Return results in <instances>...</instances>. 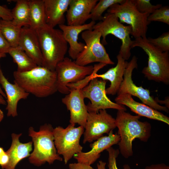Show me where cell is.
Instances as JSON below:
<instances>
[{"mask_svg": "<svg viewBox=\"0 0 169 169\" xmlns=\"http://www.w3.org/2000/svg\"><path fill=\"white\" fill-rule=\"evenodd\" d=\"M106 163L102 160L99 161L97 164V169H105Z\"/></svg>", "mask_w": 169, "mask_h": 169, "instance_id": "74e56055", "label": "cell"}, {"mask_svg": "<svg viewBox=\"0 0 169 169\" xmlns=\"http://www.w3.org/2000/svg\"><path fill=\"white\" fill-rule=\"evenodd\" d=\"M137 10L142 13L150 14L162 6L161 4L153 5L149 0H132Z\"/></svg>", "mask_w": 169, "mask_h": 169, "instance_id": "f546056e", "label": "cell"}, {"mask_svg": "<svg viewBox=\"0 0 169 169\" xmlns=\"http://www.w3.org/2000/svg\"><path fill=\"white\" fill-rule=\"evenodd\" d=\"M53 130L52 125L45 124L41 126L38 131L30 127L29 136L32 137L34 150L29 158V162L39 166L47 162L53 164L55 160L62 161L58 154L54 142Z\"/></svg>", "mask_w": 169, "mask_h": 169, "instance_id": "5b68a950", "label": "cell"}, {"mask_svg": "<svg viewBox=\"0 0 169 169\" xmlns=\"http://www.w3.org/2000/svg\"><path fill=\"white\" fill-rule=\"evenodd\" d=\"M120 140L117 134L111 131L107 136H103L90 144V151L81 152L75 155L73 157L77 162L90 166L100 157V153L105 150L117 144Z\"/></svg>", "mask_w": 169, "mask_h": 169, "instance_id": "9a60e30c", "label": "cell"}, {"mask_svg": "<svg viewBox=\"0 0 169 169\" xmlns=\"http://www.w3.org/2000/svg\"><path fill=\"white\" fill-rule=\"evenodd\" d=\"M5 151L2 147H0V156L3 154Z\"/></svg>", "mask_w": 169, "mask_h": 169, "instance_id": "b9f144b4", "label": "cell"}, {"mask_svg": "<svg viewBox=\"0 0 169 169\" xmlns=\"http://www.w3.org/2000/svg\"><path fill=\"white\" fill-rule=\"evenodd\" d=\"M4 117V114L3 111L0 109V122L3 119Z\"/></svg>", "mask_w": 169, "mask_h": 169, "instance_id": "60d3db41", "label": "cell"}, {"mask_svg": "<svg viewBox=\"0 0 169 169\" xmlns=\"http://www.w3.org/2000/svg\"><path fill=\"white\" fill-rule=\"evenodd\" d=\"M93 29L100 32L102 37V44L106 45V36L112 34L120 39L122 44L119 54L125 60L131 55V49L133 42L130 37L132 31L130 25L125 26L120 23L114 14L105 13L102 20L94 26Z\"/></svg>", "mask_w": 169, "mask_h": 169, "instance_id": "8992f818", "label": "cell"}, {"mask_svg": "<svg viewBox=\"0 0 169 169\" xmlns=\"http://www.w3.org/2000/svg\"><path fill=\"white\" fill-rule=\"evenodd\" d=\"M95 23V21H91L89 23L81 25H68L65 24L59 25L64 39L69 45L68 54L72 59L75 60L85 48L84 43L78 42L79 34L84 31L93 30Z\"/></svg>", "mask_w": 169, "mask_h": 169, "instance_id": "2e32d148", "label": "cell"}, {"mask_svg": "<svg viewBox=\"0 0 169 169\" xmlns=\"http://www.w3.org/2000/svg\"><path fill=\"white\" fill-rule=\"evenodd\" d=\"M125 0H100L97 3L92 10L90 15L92 21H101L103 18V13L112 5L116 3L121 4Z\"/></svg>", "mask_w": 169, "mask_h": 169, "instance_id": "83f0119b", "label": "cell"}, {"mask_svg": "<svg viewBox=\"0 0 169 169\" xmlns=\"http://www.w3.org/2000/svg\"><path fill=\"white\" fill-rule=\"evenodd\" d=\"M69 89V93L61 100L70 111V124H77L85 128L88 112L81 89L77 87Z\"/></svg>", "mask_w": 169, "mask_h": 169, "instance_id": "5bb4252c", "label": "cell"}, {"mask_svg": "<svg viewBox=\"0 0 169 169\" xmlns=\"http://www.w3.org/2000/svg\"><path fill=\"white\" fill-rule=\"evenodd\" d=\"M38 66H43V60L35 30L29 27L22 28L18 45Z\"/></svg>", "mask_w": 169, "mask_h": 169, "instance_id": "d6986e66", "label": "cell"}, {"mask_svg": "<svg viewBox=\"0 0 169 169\" xmlns=\"http://www.w3.org/2000/svg\"><path fill=\"white\" fill-rule=\"evenodd\" d=\"M106 82L98 78H93L81 89L84 98L90 100L86 105L88 112L97 113L100 110L107 109L126 110L125 106L113 102L107 97L105 91Z\"/></svg>", "mask_w": 169, "mask_h": 169, "instance_id": "8fae6325", "label": "cell"}, {"mask_svg": "<svg viewBox=\"0 0 169 169\" xmlns=\"http://www.w3.org/2000/svg\"><path fill=\"white\" fill-rule=\"evenodd\" d=\"M13 23L17 26L23 27H29V0H16L14 7L11 10Z\"/></svg>", "mask_w": 169, "mask_h": 169, "instance_id": "484cf974", "label": "cell"}, {"mask_svg": "<svg viewBox=\"0 0 169 169\" xmlns=\"http://www.w3.org/2000/svg\"><path fill=\"white\" fill-rule=\"evenodd\" d=\"M35 30L43 56V66L55 71L58 64L65 57L68 44L60 29L46 24Z\"/></svg>", "mask_w": 169, "mask_h": 169, "instance_id": "3957f363", "label": "cell"}, {"mask_svg": "<svg viewBox=\"0 0 169 169\" xmlns=\"http://www.w3.org/2000/svg\"><path fill=\"white\" fill-rule=\"evenodd\" d=\"M22 134L11 135L12 142L10 148L6 152L9 157V161L5 169H15L17 164L22 159L29 157L32 150L33 142L23 143L19 140Z\"/></svg>", "mask_w": 169, "mask_h": 169, "instance_id": "603a6c76", "label": "cell"}, {"mask_svg": "<svg viewBox=\"0 0 169 169\" xmlns=\"http://www.w3.org/2000/svg\"><path fill=\"white\" fill-rule=\"evenodd\" d=\"M0 18L5 20L12 21L13 16L11 10L0 5Z\"/></svg>", "mask_w": 169, "mask_h": 169, "instance_id": "d6a6232c", "label": "cell"}, {"mask_svg": "<svg viewBox=\"0 0 169 169\" xmlns=\"http://www.w3.org/2000/svg\"><path fill=\"white\" fill-rule=\"evenodd\" d=\"M151 44L163 52L169 51V32H165L157 38H147Z\"/></svg>", "mask_w": 169, "mask_h": 169, "instance_id": "4dcf8cb0", "label": "cell"}, {"mask_svg": "<svg viewBox=\"0 0 169 169\" xmlns=\"http://www.w3.org/2000/svg\"><path fill=\"white\" fill-rule=\"evenodd\" d=\"M81 37L85 46L74 60L77 64L83 66L95 62L106 65L114 64L101 43L100 32L93 29L85 30L81 33Z\"/></svg>", "mask_w": 169, "mask_h": 169, "instance_id": "9c48e42d", "label": "cell"}, {"mask_svg": "<svg viewBox=\"0 0 169 169\" xmlns=\"http://www.w3.org/2000/svg\"><path fill=\"white\" fill-rule=\"evenodd\" d=\"M14 82L26 92L38 98H45L58 91L56 74L42 66H37L25 72H13Z\"/></svg>", "mask_w": 169, "mask_h": 169, "instance_id": "7a4b0ae2", "label": "cell"}, {"mask_svg": "<svg viewBox=\"0 0 169 169\" xmlns=\"http://www.w3.org/2000/svg\"><path fill=\"white\" fill-rule=\"evenodd\" d=\"M94 69L92 65L81 66L77 64L75 61L65 57L58 64L55 70L58 91L63 94H68L70 91L67 86L68 84L83 80L91 74Z\"/></svg>", "mask_w": 169, "mask_h": 169, "instance_id": "30bf717a", "label": "cell"}, {"mask_svg": "<svg viewBox=\"0 0 169 169\" xmlns=\"http://www.w3.org/2000/svg\"><path fill=\"white\" fill-rule=\"evenodd\" d=\"M18 66L17 71L23 72L29 71L38 65L23 50L18 47H11L8 53Z\"/></svg>", "mask_w": 169, "mask_h": 169, "instance_id": "d4e9b609", "label": "cell"}, {"mask_svg": "<svg viewBox=\"0 0 169 169\" xmlns=\"http://www.w3.org/2000/svg\"><path fill=\"white\" fill-rule=\"evenodd\" d=\"M116 58L117 63L115 67L109 69L104 74L96 73L93 77V78H101L104 80H108L110 82L109 87L105 90L106 95L116 94L123 80L124 71L128 62L119 54Z\"/></svg>", "mask_w": 169, "mask_h": 169, "instance_id": "44dd1931", "label": "cell"}, {"mask_svg": "<svg viewBox=\"0 0 169 169\" xmlns=\"http://www.w3.org/2000/svg\"><path fill=\"white\" fill-rule=\"evenodd\" d=\"M9 161V157L6 152L0 156V166L2 169H4Z\"/></svg>", "mask_w": 169, "mask_h": 169, "instance_id": "d590c367", "label": "cell"}, {"mask_svg": "<svg viewBox=\"0 0 169 169\" xmlns=\"http://www.w3.org/2000/svg\"><path fill=\"white\" fill-rule=\"evenodd\" d=\"M10 47L0 30V53H8Z\"/></svg>", "mask_w": 169, "mask_h": 169, "instance_id": "836d02e7", "label": "cell"}, {"mask_svg": "<svg viewBox=\"0 0 169 169\" xmlns=\"http://www.w3.org/2000/svg\"><path fill=\"white\" fill-rule=\"evenodd\" d=\"M29 27L36 30L46 24L44 0H29Z\"/></svg>", "mask_w": 169, "mask_h": 169, "instance_id": "cb8c5ba5", "label": "cell"}, {"mask_svg": "<svg viewBox=\"0 0 169 169\" xmlns=\"http://www.w3.org/2000/svg\"><path fill=\"white\" fill-rule=\"evenodd\" d=\"M0 19H1V18H0Z\"/></svg>", "mask_w": 169, "mask_h": 169, "instance_id": "7bdbcfd3", "label": "cell"}, {"mask_svg": "<svg viewBox=\"0 0 169 169\" xmlns=\"http://www.w3.org/2000/svg\"><path fill=\"white\" fill-rule=\"evenodd\" d=\"M107 12L115 15L120 23L129 24L132 29L131 34L135 39L146 37L148 26L151 23L148 20L150 14L140 12L132 0H125L122 3L114 4Z\"/></svg>", "mask_w": 169, "mask_h": 169, "instance_id": "52a82bcc", "label": "cell"}, {"mask_svg": "<svg viewBox=\"0 0 169 169\" xmlns=\"http://www.w3.org/2000/svg\"><path fill=\"white\" fill-rule=\"evenodd\" d=\"M144 169H169V166L164 163H161L147 166Z\"/></svg>", "mask_w": 169, "mask_h": 169, "instance_id": "8d00e7d4", "label": "cell"}, {"mask_svg": "<svg viewBox=\"0 0 169 169\" xmlns=\"http://www.w3.org/2000/svg\"><path fill=\"white\" fill-rule=\"evenodd\" d=\"M140 116L133 115L125 111L118 110L115 119L120 153L125 158L133 155L132 143L135 139L146 142L151 136V126L147 121L139 120Z\"/></svg>", "mask_w": 169, "mask_h": 169, "instance_id": "6da1fadb", "label": "cell"}, {"mask_svg": "<svg viewBox=\"0 0 169 169\" xmlns=\"http://www.w3.org/2000/svg\"><path fill=\"white\" fill-rule=\"evenodd\" d=\"M116 103L126 106L138 115L163 122L169 125V118L158 110L135 101L130 94L125 93L117 95L115 100Z\"/></svg>", "mask_w": 169, "mask_h": 169, "instance_id": "ac0fdd59", "label": "cell"}, {"mask_svg": "<svg viewBox=\"0 0 169 169\" xmlns=\"http://www.w3.org/2000/svg\"><path fill=\"white\" fill-rule=\"evenodd\" d=\"M148 20L150 21L161 22L169 25V7L161 6L149 15Z\"/></svg>", "mask_w": 169, "mask_h": 169, "instance_id": "f1b7e54d", "label": "cell"}, {"mask_svg": "<svg viewBox=\"0 0 169 169\" xmlns=\"http://www.w3.org/2000/svg\"><path fill=\"white\" fill-rule=\"evenodd\" d=\"M6 56V54H5L0 53V59L3 57H5ZM0 94L3 97L6 98V94L3 92L2 90V89L1 86L0 85Z\"/></svg>", "mask_w": 169, "mask_h": 169, "instance_id": "f35d334b", "label": "cell"}, {"mask_svg": "<svg viewBox=\"0 0 169 169\" xmlns=\"http://www.w3.org/2000/svg\"><path fill=\"white\" fill-rule=\"evenodd\" d=\"M70 124L66 128L59 126L53 130L54 142L57 153L63 156L66 164L74 156L82 151L80 140L84 128Z\"/></svg>", "mask_w": 169, "mask_h": 169, "instance_id": "ba28073f", "label": "cell"}, {"mask_svg": "<svg viewBox=\"0 0 169 169\" xmlns=\"http://www.w3.org/2000/svg\"><path fill=\"white\" fill-rule=\"evenodd\" d=\"M116 128L115 119L106 110L88 112L83 133V143H91Z\"/></svg>", "mask_w": 169, "mask_h": 169, "instance_id": "4fadbf2b", "label": "cell"}, {"mask_svg": "<svg viewBox=\"0 0 169 169\" xmlns=\"http://www.w3.org/2000/svg\"><path fill=\"white\" fill-rule=\"evenodd\" d=\"M22 28L14 25L12 21L0 20V30L11 47L18 46Z\"/></svg>", "mask_w": 169, "mask_h": 169, "instance_id": "4316f807", "label": "cell"}, {"mask_svg": "<svg viewBox=\"0 0 169 169\" xmlns=\"http://www.w3.org/2000/svg\"><path fill=\"white\" fill-rule=\"evenodd\" d=\"M141 48L148 56L147 66L142 72L149 80L169 84V53L163 52L151 44L146 37H141L133 40L131 49Z\"/></svg>", "mask_w": 169, "mask_h": 169, "instance_id": "277c9868", "label": "cell"}, {"mask_svg": "<svg viewBox=\"0 0 169 169\" xmlns=\"http://www.w3.org/2000/svg\"><path fill=\"white\" fill-rule=\"evenodd\" d=\"M0 104L3 105H6L7 104L6 101L4 99L3 97L0 94Z\"/></svg>", "mask_w": 169, "mask_h": 169, "instance_id": "ab89813d", "label": "cell"}, {"mask_svg": "<svg viewBox=\"0 0 169 169\" xmlns=\"http://www.w3.org/2000/svg\"><path fill=\"white\" fill-rule=\"evenodd\" d=\"M97 0H71L66 12L67 25H83L90 19L92 9Z\"/></svg>", "mask_w": 169, "mask_h": 169, "instance_id": "e0dca14e", "label": "cell"}, {"mask_svg": "<svg viewBox=\"0 0 169 169\" xmlns=\"http://www.w3.org/2000/svg\"><path fill=\"white\" fill-rule=\"evenodd\" d=\"M71 0H44L45 23L54 28L64 24V13L66 12Z\"/></svg>", "mask_w": 169, "mask_h": 169, "instance_id": "7402d4cb", "label": "cell"}, {"mask_svg": "<svg viewBox=\"0 0 169 169\" xmlns=\"http://www.w3.org/2000/svg\"><path fill=\"white\" fill-rule=\"evenodd\" d=\"M137 58L134 56L131 61L128 63L125 69L123 80L117 92V95L127 93L138 98L145 104L153 109L168 112V109L166 106L160 105L150 95L148 90L142 86H137L133 83L132 79L133 71L137 68Z\"/></svg>", "mask_w": 169, "mask_h": 169, "instance_id": "7c38bea8", "label": "cell"}, {"mask_svg": "<svg viewBox=\"0 0 169 169\" xmlns=\"http://www.w3.org/2000/svg\"><path fill=\"white\" fill-rule=\"evenodd\" d=\"M4 89L7 99V115L15 117L18 115L17 105L21 99L27 98L29 94L15 82L10 83L5 77L0 66V85Z\"/></svg>", "mask_w": 169, "mask_h": 169, "instance_id": "ffe728a7", "label": "cell"}, {"mask_svg": "<svg viewBox=\"0 0 169 169\" xmlns=\"http://www.w3.org/2000/svg\"><path fill=\"white\" fill-rule=\"evenodd\" d=\"M108 153V165L109 169H118L116 164V159L120 153L119 149H115L112 146L106 150ZM123 169H131L128 164L124 165Z\"/></svg>", "mask_w": 169, "mask_h": 169, "instance_id": "1f68e13d", "label": "cell"}, {"mask_svg": "<svg viewBox=\"0 0 169 169\" xmlns=\"http://www.w3.org/2000/svg\"><path fill=\"white\" fill-rule=\"evenodd\" d=\"M69 167V169H94L91 166L78 162L70 163Z\"/></svg>", "mask_w": 169, "mask_h": 169, "instance_id": "e575fe53", "label": "cell"}]
</instances>
